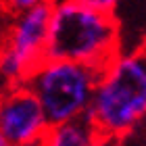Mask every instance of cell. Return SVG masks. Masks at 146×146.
Instances as JSON below:
<instances>
[{
    "instance_id": "cell-11",
    "label": "cell",
    "mask_w": 146,
    "mask_h": 146,
    "mask_svg": "<svg viewBox=\"0 0 146 146\" xmlns=\"http://www.w3.org/2000/svg\"><path fill=\"white\" fill-rule=\"evenodd\" d=\"M34 146H44V142H40V144H34Z\"/></svg>"
},
{
    "instance_id": "cell-4",
    "label": "cell",
    "mask_w": 146,
    "mask_h": 146,
    "mask_svg": "<svg viewBox=\"0 0 146 146\" xmlns=\"http://www.w3.org/2000/svg\"><path fill=\"white\" fill-rule=\"evenodd\" d=\"M50 21V2L11 17L0 38V90L27 82L29 73L44 61Z\"/></svg>"
},
{
    "instance_id": "cell-3",
    "label": "cell",
    "mask_w": 146,
    "mask_h": 146,
    "mask_svg": "<svg viewBox=\"0 0 146 146\" xmlns=\"http://www.w3.org/2000/svg\"><path fill=\"white\" fill-rule=\"evenodd\" d=\"M100 69L69 61H44L29 73L25 86L36 94L50 125L86 117Z\"/></svg>"
},
{
    "instance_id": "cell-1",
    "label": "cell",
    "mask_w": 146,
    "mask_h": 146,
    "mask_svg": "<svg viewBox=\"0 0 146 146\" xmlns=\"http://www.w3.org/2000/svg\"><path fill=\"white\" fill-rule=\"evenodd\" d=\"M146 115L144 50H119L98 73L86 119L98 136L121 142L140 127Z\"/></svg>"
},
{
    "instance_id": "cell-7",
    "label": "cell",
    "mask_w": 146,
    "mask_h": 146,
    "mask_svg": "<svg viewBox=\"0 0 146 146\" xmlns=\"http://www.w3.org/2000/svg\"><path fill=\"white\" fill-rule=\"evenodd\" d=\"M48 2H52V0H0V11L9 17H17L25 11H31L36 6H42Z\"/></svg>"
},
{
    "instance_id": "cell-5",
    "label": "cell",
    "mask_w": 146,
    "mask_h": 146,
    "mask_svg": "<svg viewBox=\"0 0 146 146\" xmlns=\"http://www.w3.org/2000/svg\"><path fill=\"white\" fill-rule=\"evenodd\" d=\"M48 129L42 104L25 84L0 90V136L11 146L40 144Z\"/></svg>"
},
{
    "instance_id": "cell-2",
    "label": "cell",
    "mask_w": 146,
    "mask_h": 146,
    "mask_svg": "<svg viewBox=\"0 0 146 146\" xmlns=\"http://www.w3.org/2000/svg\"><path fill=\"white\" fill-rule=\"evenodd\" d=\"M121 50L115 15L92 11L73 0H52L46 36V61H69L102 69Z\"/></svg>"
},
{
    "instance_id": "cell-10",
    "label": "cell",
    "mask_w": 146,
    "mask_h": 146,
    "mask_svg": "<svg viewBox=\"0 0 146 146\" xmlns=\"http://www.w3.org/2000/svg\"><path fill=\"white\" fill-rule=\"evenodd\" d=\"M0 146H11V144H9V142H6V140H4V138H2V136H0Z\"/></svg>"
},
{
    "instance_id": "cell-9",
    "label": "cell",
    "mask_w": 146,
    "mask_h": 146,
    "mask_svg": "<svg viewBox=\"0 0 146 146\" xmlns=\"http://www.w3.org/2000/svg\"><path fill=\"white\" fill-rule=\"evenodd\" d=\"M96 146H117V144H115V142H111V140H104V138H100Z\"/></svg>"
},
{
    "instance_id": "cell-6",
    "label": "cell",
    "mask_w": 146,
    "mask_h": 146,
    "mask_svg": "<svg viewBox=\"0 0 146 146\" xmlns=\"http://www.w3.org/2000/svg\"><path fill=\"white\" fill-rule=\"evenodd\" d=\"M100 136L86 117L67 121L61 125H50L44 136V146H96Z\"/></svg>"
},
{
    "instance_id": "cell-8",
    "label": "cell",
    "mask_w": 146,
    "mask_h": 146,
    "mask_svg": "<svg viewBox=\"0 0 146 146\" xmlns=\"http://www.w3.org/2000/svg\"><path fill=\"white\" fill-rule=\"evenodd\" d=\"M77 4H84L92 11H98V13H107V15H115V11L119 9L121 0H73Z\"/></svg>"
}]
</instances>
